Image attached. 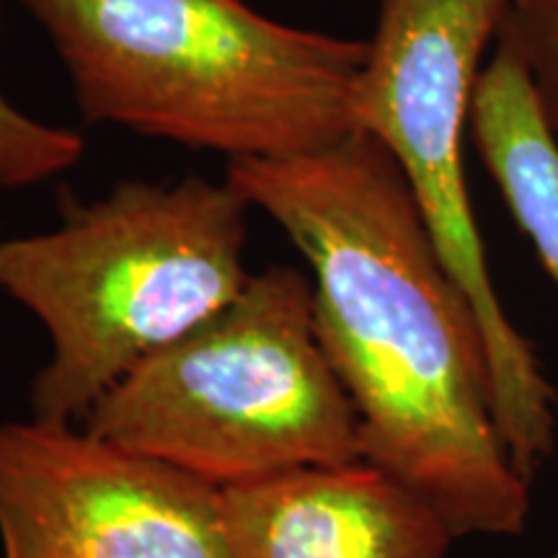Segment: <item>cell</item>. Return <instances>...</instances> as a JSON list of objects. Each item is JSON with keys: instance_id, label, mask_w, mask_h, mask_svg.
<instances>
[{"instance_id": "obj_1", "label": "cell", "mask_w": 558, "mask_h": 558, "mask_svg": "<svg viewBox=\"0 0 558 558\" xmlns=\"http://www.w3.org/2000/svg\"><path fill=\"white\" fill-rule=\"evenodd\" d=\"M228 181L313 271V318L360 416L362 460L463 535H520L530 484L494 418L492 362L407 177L367 132L298 158L230 160Z\"/></svg>"}, {"instance_id": "obj_2", "label": "cell", "mask_w": 558, "mask_h": 558, "mask_svg": "<svg viewBox=\"0 0 558 558\" xmlns=\"http://www.w3.org/2000/svg\"><path fill=\"white\" fill-rule=\"evenodd\" d=\"M88 122L230 160L298 158L360 130L369 41L295 29L246 0H19Z\"/></svg>"}, {"instance_id": "obj_3", "label": "cell", "mask_w": 558, "mask_h": 558, "mask_svg": "<svg viewBox=\"0 0 558 558\" xmlns=\"http://www.w3.org/2000/svg\"><path fill=\"white\" fill-rule=\"evenodd\" d=\"M248 207L228 179L128 181L50 233L0 241V290L52 341L32 416L83 424L132 367L233 303L251 277Z\"/></svg>"}, {"instance_id": "obj_4", "label": "cell", "mask_w": 558, "mask_h": 558, "mask_svg": "<svg viewBox=\"0 0 558 558\" xmlns=\"http://www.w3.org/2000/svg\"><path fill=\"white\" fill-rule=\"evenodd\" d=\"M83 427L215 488L362 460L357 409L316 333L313 284L277 264L132 367Z\"/></svg>"}, {"instance_id": "obj_5", "label": "cell", "mask_w": 558, "mask_h": 558, "mask_svg": "<svg viewBox=\"0 0 558 558\" xmlns=\"http://www.w3.org/2000/svg\"><path fill=\"white\" fill-rule=\"evenodd\" d=\"M512 0H380L360 83V130L380 140L407 177L439 256L484 329L494 418L522 478L556 450V388L507 318L488 277L463 177V132L478 60Z\"/></svg>"}, {"instance_id": "obj_6", "label": "cell", "mask_w": 558, "mask_h": 558, "mask_svg": "<svg viewBox=\"0 0 558 558\" xmlns=\"http://www.w3.org/2000/svg\"><path fill=\"white\" fill-rule=\"evenodd\" d=\"M3 558H230L222 488L83 424H0Z\"/></svg>"}, {"instance_id": "obj_7", "label": "cell", "mask_w": 558, "mask_h": 558, "mask_svg": "<svg viewBox=\"0 0 558 558\" xmlns=\"http://www.w3.org/2000/svg\"><path fill=\"white\" fill-rule=\"evenodd\" d=\"M230 558H445L448 522L367 460L222 488Z\"/></svg>"}, {"instance_id": "obj_8", "label": "cell", "mask_w": 558, "mask_h": 558, "mask_svg": "<svg viewBox=\"0 0 558 558\" xmlns=\"http://www.w3.org/2000/svg\"><path fill=\"white\" fill-rule=\"evenodd\" d=\"M469 122L486 171L558 284V143L525 68L499 41L478 73Z\"/></svg>"}, {"instance_id": "obj_9", "label": "cell", "mask_w": 558, "mask_h": 558, "mask_svg": "<svg viewBox=\"0 0 558 558\" xmlns=\"http://www.w3.org/2000/svg\"><path fill=\"white\" fill-rule=\"evenodd\" d=\"M81 156L78 132L32 120L0 94V186L41 184L78 163Z\"/></svg>"}, {"instance_id": "obj_10", "label": "cell", "mask_w": 558, "mask_h": 558, "mask_svg": "<svg viewBox=\"0 0 558 558\" xmlns=\"http://www.w3.org/2000/svg\"><path fill=\"white\" fill-rule=\"evenodd\" d=\"M497 39L522 62L546 124L558 137V0H512Z\"/></svg>"}, {"instance_id": "obj_11", "label": "cell", "mask_w": 558, "mask_h": 558, "mask_svg": "<svg viewBox=\"0 0 558 558\" xmlns=\"http://www.w3.org/2000/svg\"><path fill=\"white\" fill-rule=\"evenodd\" d=\"M554 558H558V554H556V556H554Z\"/></svg>"}]
</instances>
